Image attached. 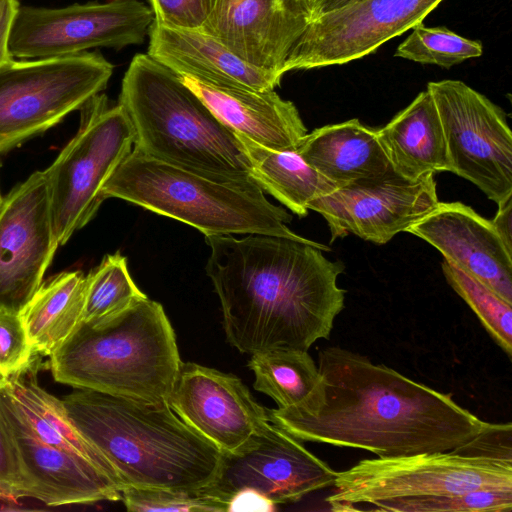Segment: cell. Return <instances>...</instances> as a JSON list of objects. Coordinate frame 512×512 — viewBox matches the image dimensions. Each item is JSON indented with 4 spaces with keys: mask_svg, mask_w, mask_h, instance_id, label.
Returning <instances> with one entry per match:
<instances>
[{
    "mask_svg": "<svg viewBox=\"0 0 512 512\" xmlns=\"http://www.w3.org/2000/svg\"><path fill=\"white\" fill-rule=\"evenodd\" d=\"M2 201H3V199H2L1 194H0V205H1Z\"/></svg>",
    "mask_w": 512,
    "mask_h": 512,
    "instance_id": "60d3db41",
    "label": "cell"
},
{
    "mask_svg": "<svg viewBox=\"0 0 512 512\" xmlns=\"http://www.w3.org/2000/svg\"><path fill=\"white\" fill-rule=\"evenodd\" d=\"M483 45L462 37L445 27H425L423 22L412 28L398 45L394 56L423 64L450 68L461 62L480 57Z\"/></svg>",
    "mask_w": 512,
    "mask_h": 512,
    "instance_id": "f546056e",
    "label": "cell"
},
{
    "mask_svg": "<svg viewBox=\"0 0 512 512\" xmlns=\"http://www.w3.org/2000/svg\"><path fill=\"white\" fill-rule=\"evenodd\" d=\"M434 173L408 180L390 167L385 172L352 181L309 205L324 217L331 242L354 234L386 244L428 215L438 204Z\"/></svg>",
    "mask_w": 512,
    "mask_h": 512,
    "instance_id": "4fadbf2b",
    "label": "cell"
},
{
    "mask_svg": "<svg viewBox=\"0 0 512 512\" xmlns=\"http://www.w3.org/2000/svg\"><path fill=\"white\" fill-rule=\"evenodd\" d=\"M2 381L19 415L36 438L81 454L109 474L99 454L71 423L62 400L37 383L31 366Z\"/></svg>",
    "mask_w": 512,
    "mask_h": 512,
    "instance_id": "484cf974",
    "label": "cell"
},
{
    "mask_svg": "<svg viewBox=\"0 0 512 512\" xmlns=\"http://www.w3.org/2000/svg\"><path fill=\"white\" fill-rule=\"evenodd\" d=\"M377 137L390 167L405 179L449 172L441 120L427 89L384 127L377 129Z\"/></svg>",
    "mask_w": 512,
    "mask_h": 512,
    "instance_id": "7402d4cb",
    "label": "cell"
},
{
    "mask_svg": "<svg viewBox=\"0 0 512 512\" xmlns=\"http://www.w3.org/2000/svg\"><path fill=\"white\" fill-rule=\"evenodd\" d=\"M447 283L474 311L495 343L512 358V304L447 260L441 263Z\"/></svg>",
    "mask_w": 512,
    "mask_h": 512,
    "instance_id": "f1b7e54d",
    "label": "cell"
},
{
    "mask_svg": "<svg viewBox=\"0 0 512 512\" xmlns=\"http://www.w3.org/2000/svg\"><path fill=\"white\" fill-rule=\"evenodd\" d=\"M311 19V0H216L201 30L248 65L282 79Z\"/></svg>",
    "mask_w": 512,
    "mask_h": 512,
    "instance_id": "ac0fdd59",
    "label": "cell"
},
{
    "mask_svg": "<svg viewBox=\"0 0 512 512\" xmlns=\"http://www.w3.org/2000/svg\"><path fill=\"white\" fill-rule=\"evenodd\" d=\"M442 0H357L311 19L284 73L361 59L422 23Z\"/></svg>",
    "mask_w": 512,
    "mask_h": 512,
    "instance_id": "7c38bea8",
    "label": "cell"
},
{
    "mask_svg": "<svg viewBox=\"0 0 512 512\" xmlns=\"http://www.w3.org/2000/svg\"><path fill=\"white\" fill-rule=\"evenodd\" d=\"M409 233L512 304V250L491 220L459 201L438 202Z\"/></svg>",
    "mask_w": 512,
    "mask_h": 512,
    "instance_id": "d6986e66",
    "label": "cell"
},
{
    "mask_svg": "<svg viewBox=\"0 0 512 512\" xmlns=\"http://www.w3.org/2000/svg\"><path fill=\"white\" fill-rule=\"evenodd\" d=\"M76 135L43 171L53 231L59 245L83 228L105 200L102 188L132 151L134 130L120 104L97 94L82 107Z\"/></svg>",
    "mask_w": 512,
    "mask_h": 512,
    "instance_id": "52a82bcc",
    "label": "cell"
},
{
    "mask_svg": "<svg viewBox=\"0 0 512 512\" xmlns=\"http://www.w3.org/2000/svg\"><path fill=\"white\" fill-rule=\"evenodd\" d=\"M33 355L20 315L0 311V379L30 367Z\"/></svg>",
    "mask_w": 512,
    "mask_h": 512,
    "instance_id": "d6a6232c",
    "label": "cell"
},
{
    "mask_svg": "<svg viewBox=\"0 0 512 512\" xmlns=\"http://www.w3.org/2000/svg\"><path fill=\"white\" fill-rule=\"evenodd\" d=\"M118 104L134 130V148L142 154L219 180L255 181L235 131L148 54L131 60Z\"/></svg>",
    "mask_w": 512,
    "mask_h": 512,
    "instance_id": "277c9868",
    "label": "cell"
},
{
    "mask_svg": "<svg viewBox=\"0 0 512 512\" xmlns=\"http://www.w3.org/2000/svg\"><path fill=\"white\" fill-rule=\"evenodd\" d=\"M511 433V423H490L477 437L454 452L512 462Z\"/></svg>",
    "mask_w": 512,
    "mask_h": 512,
    "instance_id": "d590c367",
    "label": "cell"
},
{
    "mask_svg": "<svg viewBox=\"0 0 512 512\" xmlns=\"http://www.w3.org/2000/svg\"><path fill=\"white\" fill-rule=\"evenodd\" d=\"M167 403L222 453L234 452L270 422L240 378L193 362L181 363Z\"/></svg>",
    "mask_w": 512,
    "mask_h": 512,
    "instance_id": "2e32d148",
    "label": "cell"
},
{
    "mask_svg": "<svg viewBox=\"0 0 512 512\" xmlns=\"http://www.w3.org/2000/svg\"><path fill=\"white\" fill-rule=\"evenodd\" d=\"M0 497L22 498V471L12 434L0 412Z\"/></svg>",
    "mask_w": 512,
    "mask_h": 512,
    "instance_id": "e575fe53",
    "label": "cell"
},
{
    "mask_svg": "<svg viewBox=\"0 0 512 512\" xmlns=\"http://www.w3.org/2000/svg\"><path fill=\"white\" fill-rule=\"evenodd\" d=\"M369 510L386 512H509L512 490L477 489L463 493L374 501Z\"/></svg>",
    "mask_w": 512,
    "mask_h": 512,
    "instance_id": "4dcf8cb0",
    "label": "cell"
},
{
    "mask_svg": "<svg viewBox=\"0 0 512 512\" xmlns=\"http://www.w3.org/2000/svg\"><path fill=\"white\" fill-rule=\"evenodd\" d=\"M18 7V0H0V66L13 59L8 48V40Z\"/></svg>",
    "mask_w": 512,
    "mask_h": 512,
    "instance_id": "74e56055",
    "label": "cell"
},
{
    "mask_svg": "<svg viewBox=\"0 0 512 512\" xmlns=\"http://www.w3.org/2000/svg\"><path fill=\"white\" fill-rule=\"evenodd\" d=\"M102 194L186 223L204 234H264L330 248L288 228L292 216L270 203L255 181L205 176L132 151L103 185Z\"/></svg>",
    "mask_w": 512,
    "mask_h": 512,
    "instance_id": "8992f818",
    "label": "cell"
},
{
    "mask_svg": "<svg viewBox=\"0 0 512 512\" xmlns=\"http://www.w3.org/2000/svg\"><path fill=\"white\" fill-rule=\"evenodd\" d=\"M66 413L124 488L195 490L217 477L222 452L167 402L88 389L62 399Z\"/></svg>",
    "mask_w": 512,
    "mask_h": 512,
    "instance_id": "3957f363",
    "label": "cell"
},
{
    "mask_svg": "<svg viewBox=\"0 0 512 512\" xmlns=\"http://www.w3.org/2000/svg\"><path fill=\"white\" fill-rule=\"evenodd\" d=\"M318 370L305 400L268 410L272 423L301 441L394 457L455 451L490 424L451 394L341 347L321 350Z\"/></svg>",
    "mask_w": 512,
    "mask_h": 512,
    "instance_id": "6da1fadb",
    "label": "cell"
},
{
    "mask_svg": "<svg viewBox=\"0 0 512 512\" xmlns=\"http://www.w3.org/2000/svg\"><path fill=\"white\" fill-rule=\"evenodd\" d=\"M357 0H311L312 18Z\"/></svg>",
    "mask_w": 512,
    "mask_h": 512,
    "instance_id": "ab89813d",
    "label": "cell"
},
{
    "mask_svg": "<svg viewBox=\"0 0 512 512\" xmlns=\"http://www.w3.org/2000/svg\"><path fill=\"white\" fill-rule=\"evenodd\" d=\"M276 504L254 489L244 488L236 491L229 499L227 512L257 511L272 512Z\"/></svg>",
    "mask_w": 512,
    "mask_h": 512,
    "instance_id": "8d00e7d4",
    "label": "cell"
},
{
    "mask_svg": "<svg viewBox=\"0 0 512 512\" xmlns=\"http://www.w3.org/2000/svg\"><path fill=\"white\" fill-rule=\"evenodd\" d=\"M128 511L227 512V502L209 487L195 490L126 487L122 491Z\"/></svg>",
    "mask_w": 512,
    "mask_h": 512,
    "instance_id": "1f68e13d",
    "label": "cell"
},
{
    "mask_svg": "<svg viewBox=\"0 0 512 512\" xmlns=\"http://www.w3.org/2000/svg\"><path fill=\"white\" fill-rule=\"evenodd\" d=\"M0 412L17 448L22 497L47 506L121 500L123 487L89 458L36 438L0 379Z\"/></svg>",
    "mask_w": 512,
    "mask_h": 512,
    "instance_id": "e0dca14e",
    "label": "cell"
},
{
    "mask_svg": "<svg viewBox=\"0 0 512 512\" xmlns=\"http://www.w3.org/2000/svg\"><path fill=\"white\" fill-rule=\"evenodd\" d=\"M337 472L271 421L234 452L222 453L208 486L227 502L238 490L254 489L277 504L296 502L333 486Z\"/></svg>",
    "mask_w": 512,
    "mask_h": 512,
    "instance_id": "5bb4252c",
    "label": "cell"
},
{
    "mask_svg": "<svg viewBox=\"0 0 512 512\" xmlns=\"http://www.w3.org/2000/svg\"><path fill=\"white\" fill-rule=\"evenodd\" d=\"M86 277L61 272L42 283L20 314L34 354L50 356L80 323Z\"/></svg>",
    "mask_w": 512,
    "mask_h": 512,
    "instance_id": "cb8c5ba5",
    "label": "cell"
},
{
    "mask_svg": "<svg viewBox=\"0 0 512 512\" xmlns=\"http://www.w3.org/2000/svg\"><path fill=\"white\" fill-rule=\"evenodd\" d=\"M154 20L139 0H109L61 8L18 7L10 29L12 57L44 59L85 52L89 48L121 49L143 43Z\"/></svg>",
    "mask_w": 512,
    "mask_h": 512,
    "instance_id": "8fae6325",
    "label": "cell"
},
{
    "mask_svg": "<svg viewBox=\"0 0 512 512\" xmlns=\"http://www.w3.org/2000/svg\"><path fill=\"white\" fill-rule=\"evenodd\" d=\"M249 369L255 390L272 398L277 408L305 400L320 381L318 366L308 351L281 348L251 354Z\"/></svg>",
    "mask_w": 512,
    "mask_h": 512,
    "instance_id": "4316f807",
    "label": "cell"
},
{
    "mask_svg": "<svg viewBox=\"0 0 512 512\" xmlns=\"http://www.w3.org/2000/svg\"><path fill=\"white\" fill-rule=\"evenodd\" d=\"M85 277L80 323L99 322L147 297L133 281L126 257L118 252L106 255Z\"/></svg>",
    "mask_w": 512,
    "mask_h": 512,
    "instance_id": "83f0119b",
    "label": "cell"
},
{
    "mask_svg": "<svg viewBox=\"0 0 512 512\" xmlns=\"http://www.w3.org/2000/svg\"><path fill=\"white\" fill-rule=\"evenodd\" d=\"M58 246L46 179L36 171L0 205V311L21 314Z\"/></svg>",
    "mask_w": 512,
    "mask_h": 512,
    "instance_id": "9a60e30c",
    "label": "cell"
},
{
    "mask_svg": "<svg viewBox=\"0 0 512 512\" xmlns=\"http://www.w3.org/2000/svg\"><path fill=\"white\" fill-rule=\"evenodd\" d=\"M179 77L224 124L263 147L295 151L308 132L296 106L274 89L217 86Z\"/></svg>",
    "mask_w": 512,
    "mask_h": 512,
    "instance_id": "ffe728a7",
    "label": "cell"
},
{
    "mask_svg": "<svg viewBox=\"0 0 512 512\" xmlns=\"http://www.w3.org/2000/svg\"><path fill=\"white\" fill-rule=\"evenodd\" d=\"M148 36L147 54L179 76L254 90H270L280 84V78L248 65L201 29L169 27L153 20Z\"/></svg>",
    "mask_w": 512,
    "mask_h": 512,
    "instance_id": "44dd1931",
    "label": "cell"
},
{
    "mask_svg": "<svg viewBox=\"0 0 512 512\" xmlns=\"http://www.w3.org/2000/svg\"><path fill=\"white\" fill-rule=\"evenodd\" d=\"M206 273L221 304L226 339L241 353L308 351L328 339L343 310L344 271L309 243L280 236H205Z\"/></svg>",
    "mask_w": 512,
    "mask_h": 512,
    "instance_id": "7a4b0ae2",
    "label": "cell"
},
{
    "mask_svg": "<svg viewBox=\"0 0 512 512\" xmlns=\"http://www.w3.org/2000/svg\"><path fill=\"white\" fill-rule=\"evenodd\" d=\"M333 487L326 499L333 511L393 498L512 490V462L454 451L377 457L337 472Z\"/></svg>",
    "mask_w": 512,
    "mask_h": 512,
    "instance_id": "9c48e42d",
    "label": "cell"
},
{
    "mask_svg": "<svg viewBox=\"0 0 512 512\" xmlns=\"http://www.w3.org/2000/svg\"><path fill=\"white\" fill-rule=\"evenodd\" d=\"M295 152L340 187L390 168L379 144L377 129L358 119L326 125L307 133Z\"/></svg>",
    "mask_w": 512,
    "mask_h": 512,
    "instance_id": "603a6c76",
    "label": "cell"
},
{
    "mask_svg": "<svg viewBox=\"0 0 512 512\" xmlns=\"http://www.w3.org/2000/svg\"><path fill=\"white\" fill-rule=\"evenodd\" d=\"M446 142L449 172L497 205L512 196V134L506 113L460 80L429 82Z\"/></svg>",
    "mask_w": 512,
    "mask_h": 512,
    "instance_id": "30bf717a",
    "label": "cell"
},
{
    "mask_svg": "<svg viewBox=\"0 0 512 512\" xmlns=\"http://www.w3.org/2000/svg\"><path fill=\"white\" fill-rule=\"evenodd\" d=\"M154 21L185 29H201L216 0H147Z\"/></svg>",
    "mask_w": 512,
    "mask_h": 512,
    "instance_id": "836d02e7",
    "label": "cell"
},
{
    "mask_svg": "<svg viewBox=\"0 0 512 512\" xmlns=\"http://www.w3.org/2000/svg\"><path fill=\"white\" fill-rule=\"evenodd\" d=\"M113 65L97 52L0 66V154L58 124L104 90Z\"/></svg>",
    "mask_w": 512,
    "mask_h": 512,
    "instance_id": "ba28073f",
    "label": "cell"
},
{
    "mask_svg": "<svg viewBox=\"0 0 512 512\" xmlns=\"http://www.w3.org/2000/svg\"><path fill=\"white\" fill-rule=\"evenodd\" d=\"M235 133L251 162L254 180L263 191L300 218L307 216L314 200L340 188L309 166L295 151L272 150Z\"/></svg>",
    "mask_w": 512,
    "mask_h": 512,
    "instance_id": "d4e9b609",
    "label": "cell"
},
{
    "mask_svg": "<svg viewBox=\"0 0 512 512\" xmlns=\"http://www.w3.org/2000/svg\"><path fill=\"white\" fill-rule=\"evenodd\" d=\"M162 305L148 297L79 323L50 355L55 381L151 403L167 402L182 363Z\"/></svg>",
    "mask_w": 512,
    "mask_h": 512,
    "instance_id": "5b68a950",
    "label": "cell"
},
{
    "mask_svg": "<svg viewBox=\"0 0 512 512\" xmlns=\"http://www.w3.org/2000/svg\"><path fill=\"white\" fill-rule=\"evenodd\" d=\"M505 245L512 250V196L498 204V210L491 220Z\"/></svg>",
    "mask_w": 512,
    "mask_h": 512,
    "instance_id": "f35d334b",
    "label": "cell"
}]
</instances>
